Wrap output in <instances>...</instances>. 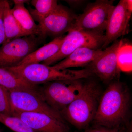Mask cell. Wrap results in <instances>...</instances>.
<instances>
[{
    "label": "cell",
    "instance_id": "6da1fadb",
    "mask_svg": "<svg viewBox=\"0 0 132 132\" xmlns=\"http://www.w3.org/2000/svg\"><path fill=\"white\" fill-rule=\"evenodd\" d=\"M131 97L127 87L115 80L101 95L93 122L95 126L114 128L131 124Z\"/></svg>",
    "mask_w": 132,
    "mask_h": 132
},
{
    "label": "cell",
    "instance_id": "7a4b0ae2",
    "mask_svg": "<svg viewBox=\"0 0 132 132\" xmlns=\"http://www.w3.org/2000/svg\"><path fill=\"white\" fill-rule=\"evenodd\" d=\"M101 96L95 82L85 83L79 95L61 113L66 121L76 128L86 129L94 120Z\"/></svg>",
    "mask_w": 132,
    "mask_h": 132
},
{
    "label": "cell",
    "instance_id": "3957f363",
    "mask_svg": "<svg viewBox=\"0 0 132 132\" xmlns=\"http://www.w3.org/2000/svg\"><path fill=\"white\" fill-rule=\"evenodd\" d=\"M4 68L35 85L51 81L80 79L90 78L94 75L89 68L79 70H59L54 68L53 66L40 63L23 67L15 66Z\"/></svg>",
    "mask_w": 132,
    "mask_h": 132
},
{
    "label": "cell",
    "instance_id": "277c9868",
    "mask_svg": "<svg viewBox=\"0 0 132 132\" xmlns=\"http://www.w3.org/2000/svg\"><path fill=\"white\" fill-rule=\"evenodd\" d=\"M114 1L97 0L88 4L83 13L77 16L71 30H81L105 34L109 20L114 7Z\"/></svg>",
    "mask_w": 132,
    "mask_h": 132
},
{
    "label": "cell",
    "instance_id": "5b68a950",
    "mask_svg": "<svg viewBox=\"0 0 132 132\" xmlns=\"http://www.w3.org/2000/svg\"><path fill=\"white\" fill-rule=\"evenodd\" d=\"M84 83L80 79L51 81L40 92L50 106L61 113L79 95Z\"/></svg>",
    "mask_w": 132,
    "mask_h": 132
},
{
    "label": "cell",
    "instance_id": "8992f818",
    "mask_svg": "<svg viewBox=\"0 0 132 132\" xmlns=\"http://www.w3.org/2000/svg\"><path fill=\"white\" fill-rule=\"evenodd\" d=\"M104 39L105 34L81 30H71L65 36L59 51L52 57L42 62V64L48 66L53 65L61 61L79 48L101 49L104 44Z\"/></svg>",
    "mask_w": 132,
    "mask_h": 132
},
{
    "label": "cell",
    "instance_id": "52a82bcc",
    "mask_svg": "<svg viewBox=\"0 0 132 132\" xmlns=\"http://www.w3.org/2000/svg\"><path fill=\"white\" fill-rule=\"evenodd\" d=\"M42 38L35 35L15 38L0 47V67L16 66L36 50Z\"/></svg>",
    "mask_w": 132,
    "mask_h": 132
},
{
    "label": "cell",
    "instance_id": "ba28073f",
    "mask_svg": "<svg viewBox=\"0 0 132 132\" xmlns=\"http://www.w3.org/2000/svg\"><path fill=\"white\" fill-rule=\"evenodd\" d=\"M10 103L15 111L44 113L53 116H62L44 100L39 90H9Z\"/></svg>",
    "mask_w": 132,
    "mask_h": 132
},
{
    "label": "cell",
    "instance_id": "9c48e42d",
    "mask_svg": "<svg viewBox=\"0 0 132 132\" xmlns=\"http://www.w3.org/2000/svg\"><path fill=\"white\" fill-rule=\"evenodd\" d=\"M123 42V39L115 41L89 64L93 74L105 83L109 84L119 78L121 71L117 63V54Z\"/></svg>",
    "mask_w": 132,
    "mask_h": 132
},
{
    "label": "cell",
    "instance_id": "30bf717a",
    "mask_svg": "<svg viewBox=\"0 0 132 132\" xmlns=\"http://www.w3.org/2000/svg\"><path fill=\"white\" fill-rule=\"evenodd\" d=\"M77 16L67 7L58 4L39 23L40 37L43 39L48 35L62 36L72 29Z\"/></svg>",
    "mask_w": 132,
    "mask_h": 132
},
{
    "label": "cell",
    "instance_id": "8fae6325",
    "mask_svg": "<svg viewBox=\"0 0 132 132\" xmlns=\"http://www.w3.org/2000/svg\"><path fill=\"white\" fill-rule=\"evenodd\" d=\"M132 13V0H120L114 7L107 26L102 48H106L111 43L128 33Z\"/></svg>",
    "mask_w": 132,
    "mask_h": 132
},
{
    "label": "cell",
    "instance_id": "7c38bea8",
    "mask_svg": "<svg viewBox=\"0 0 132 132\" xmlns=\"http://www.w3.org/2000/svg\"><path fill=\"white\" fill-rule=\"evenodd\" d=\"M13 116L19 117L35 132H70V128L63 116L44 113L15 111Z\"/></svg>",
    "mask_w": 132,
    "mask_h": 132
},
{
    "label": "cell",
    "instance_id": "4fadbf2b",
    "mask_svg": "<svg viewBox=\"0 0 132 132\" xmlns=\"http://www.w3.org/2000/svg\"><path fill=\"white\" fill-rule=\"evenodd\" d=\"M103 50L87 47L79 48L53 67L57 70H62L87 65L98 57Z\"/></svg>",
    "mask_w": 132,
    "mask_h": 132
},
{
    "label": "cell",
    "instance_id": "5bb4252c",
    "mask_svg": "<svg viewBox=\"0 0 132 132\" xmlns=\"http://www.w3.org/2000/svg\"><path fill=\"white\" fill-rule=\"evenodd\" d=\"M65 36L62 35L55 38L52 41L32 52L16 66L23 67L30 64H39L47 60L59 51Z\"/></svg>",
    "mask_w": 132,
    "mask_h": 132
},
{
    "label": "cell",
    "instance_id": "9a60e30c",
    "mask_svg": "<svg viewBox=\"0 0 132 132\" xmlns=\"http://www.w3.org/2000/svg\"><path fill=\"white\" fill-rule=\"evenodd\" d=\"M12 12L26 36L35 35L39 36V26L35 24L24 4L14 5V7L12 9Z\"/></svg>",
    "mask_w": 132,
    "mask_h": 132
},
{
    "label": "cell",
    "instance_id": "2e32d148",
    "mask_svg": "<svg viewBox=\"0 0 132 132\" xmlns=\"http://www.w3.org/2000/svg\"><path fill=\"white\" fill-rule=\"evenodd\" d=\"M0 86L7 90H38L32 85L4 68L0 67Z\"/></svg>",
    "mask_w": 132,
    "mask_h": 132
},
{
    "label": "cell",
    "instance_id": "e0dca14e",
    "mask_svg": "<svg viewBox=\"0 0 132 132\" xmlns=\"http://www.w3.org/2000/svg\"><path fill=\"white\" fill-rule=\"evenodd\" d=\"M3 21L6 36L4 43L15 38L26 36L13 15L9 2L6 0L5 1Z\"/></svg>",
    "mask_w": 132,
    "mask_h": 132
},
{
    "label": "cell",
    "instance_id": "ac0fdd59",
    "mask_svg": "<svg viewBox=\"0 0 132 132\" xmlns=\"http://www.w3.org/2000/svg\"><path fill=\"white\" fill-rule=\"evenodd\" d=\"M31 3L35 9H30L29 13L33 19L39 23L58 5L56 0H32Z\"/></svg>",
    "mask_w": 132,
    "mask_h": 132
},
{
    "label": "cell",
    "instance_id": "d6986e66",
    "mask_svg": "<svg viewBox=\"0 0 132 132\" xmlns=\"http://www.w3.org/2000/svg\"><path fill=\"white\" fill-rule=\"evenodd\" d=\"M117 63L121 72L130 73L132 70V46L123 40L118 50Z\"/></svg>",
    "mask_w": 132,
    "mask_h": 132
},
{
    "label": "cell",
    "instance_id": "ffe728a7",
    "mask_svg": "<svg viewBox=\"0 0 132 132\" xmlns=\"http://www.w3.org/2000/svg\"><path fill=\"white\" fill-rule=\"evenodd\" d=\"M0 123L15 132H35L16 116L0 113Z\"/></svg>",
    "mask_w": 132,
    "mask_h": 132
},
{
    "label": "cell",
    "instance_id": "44dd1931",
    "mask_svg": "<svg viewBox=\"0 0 132 132\" xmlns=\"http://www.w3.org/2000/svg\"><path fill=\"white\" fill-rule=\"evenodd\" d=\"M0 113L13 115L9 91L0 86Z\"/></svg>",
    "mask_w": 132,
    "mask_h": 132
},
{
    "label": "cell",
    "instance_id": "7402d4cb",
    "mask_svg": "<svg viewBox=\"0 0 132 132\" xmlns=\"http://www.w3.org/2000/svg\"><path fill=\"white\" fill-rule=\"evenodd\" d=\"M82 132H132L131 124L114 128H108L101 126H95L86 129Z\"/></svg>",
    "mask_w": 132,
    "mask_h": 132
},
{
    "label": "cell",
    "instance_id": "603a6c76",
    "mask_svg": "<svg viewBox=\"0 0 132 132\" xmlns=\"http://www.w3.org/2000/svg\"><path fill=\"white\" fill-rule=\"evenodd\" d=\"M5 1V0H0V45L3 44L6 40L3 21Z\"/></svg>",
    "mask_w": 132,
    "mask_h": 132
},
{
    "label": "cell",
    "instance_id": "cb8c5ba5",
    "mask_svg": "<svg viewBox=\"0 0 132 132\" xmlns=\"http://www.w3.org/2000/svg\"><path fill=\"white\" fill-rule=\"evenodd\" d=\"M66 2L71 6L76 7L82 5L85 2V1L81 0H68L66 1Z\"/></svg>",
    "mask_w": 132,
    "mask_h": 132
},
{
    "label": "cell",
    "instance_id": "d4e9b609",
    "mask_svg": "<svg viewBox=\"0 0 132 132\" xmlns=\"http://www.w3.org/2000/svg\"><path fill=\"white\" fill-rule=\"evenodd\" d=\"M30 1L27 0H14L13 1L14 3V5H20V4H24Z\"/></svg>",
    "mask_w": 132,
    "mask_h": 132
},
{
    "label": "cell",
    "instance_id": "484cf974",
    "mask_svg": "<svg viewBox=\"0 0 132 132\" xmlns=\"http://www.w3.org/2000/svg\"><path fill=\"white\" fill-rule=\"evenodd\" d=\"M0 132H1V129H0Z\"/></svg>",
    "mask_w": 132,
    "mask_h": 132
}]
</instances>
